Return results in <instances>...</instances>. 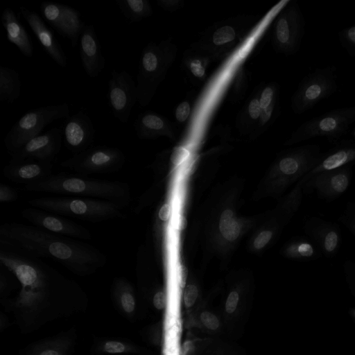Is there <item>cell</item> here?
I'll return each mask as SVG.
<instances>
[{
	"label": "cell",
	"instance_id": "cell-1",
	"mask_svg": "<svg viewBox=\"0 0 355 355\" xmlns=\"http://www.w3.org/2000/svg\"><path fill=\"white\" fill-rule=\"evenodd\" d=\"M1 243L6 248L38 258L58 261L78 275H89L104 266L105 255L95 247L33 225L6 223L0 227Z\"/></svg>",
	"mask_w": 355,
	"mask_h": 355
},
{
	"label": "cell",
	"instance_id": "cell-2",
	"mask_svg": "<svg viewBox=\"0 0 355 355\" xmlns=\"http://www.w3.org/2000/svg\"><path fill=\"white\" fill-rule=\"evenodd\" d=\"M0 262L21 284L16 298L19 308L38 306L53 291L69 288L73 284L40 258L6 248L0 250Z\"/></svg>",
	"mask_w": 355,
	"mask_h": 355
},
{
	"label": "cell",
	"instance_id": "cell-3",
	"mask_svg": "<svg viewBox=\"0 0 355 355\" xmlns=\"http://www.w3.org/2000/svg\"><path fill=\"white\" fill-rule=\"evenodd\" d=\"M24 190L107 200L125 206L130 200V189L125 182L66 174H52L42 180L24 185Z\"/></svg>",
	"mask_w": 355,
	"mask_h": 355
},
{
	"label": "cell",
	"instance_id": "cell-4",
	"mask_svg": "<svg viewBox=\"0 0 355 355\" xmlns=\"http://www.w3.org/2000/svg\"><path fill=\"white\" fill-rule=\"evenodd\" d=\"M33 207L65 216L78 218L92 223H99L124 218V205L101 199L43 196L31 199Z\"/></svg>",
	"mask_w": 355,
	"mask_h": 355
},
{
	"label": "cell",
	"instance_id": "cell-5",
	"mask_svg": "<svg viewBox=\"0 0 355 355\" xmlns=\"http://www.w3.org/2000/svg\"><path fill=\"white\" fill-rule=\"evenodd\" d=\"M67 103L41 106L21 116L10 128L4 137L5 147L11 155L27 141L41 134L42 130L54 121L69 116Z\"/></svg>",
	"mask_w": 355,
	"mask_h": 355
},
{
	"label": "cell",
	"instance_id": "cell-6",
	"mask_svg": "<svg viewBox=\"0 0 355 355\" xmlns=\"http://www.w3.org/2000/svg\"><path fill=\"white\" fill-rule=\"evenodd\" d=\"M355 123V106L334 109L304 122L295 132L292 142L325 138L329 142L340 139Z\"/></svg>",
	"mask_w": 355,
	"mask_h": 355
},
{
	"label": "cell",
	"instance_id": "cell-7",
	"mask_svg": "<svg viewBox=\"0 0 355 355\" xmlns=\"http://www.w3.org/2000/svg\"><path fill=\"white\" fill-rule=\"evenodd\" d=\"M334 65L317 68L302 80L294 98V110L299 114L328 98L338 89Z\"/></svg>",
	"mask_w": 355,
	"mask_h": 355
},
{
	"label": "cell",
	"instance_id": "cell-8",
	"mask_svg": "<svg viewBox=\"0 0 355 355\" xmlns=\"http://www.w3.org/2000/svg\"><path fill=\"white\" fill-rule=\"evenodd\" d=\"M125 157L119 148L96 146L73 155L60 165L80 174L108 173L120 170Z\"/></svg>",
	"mask_w": 355,
	"mask_h": 355
},
{
	"label": "cell",
	"instance_id": "cell-9",
	"mask_svg": "<svg viewBox=\"0 0 355 355\" xmlns=\"http://www.w3.org/2000/svg\"><path fill=\"white\" fill-rule=\"evenodd\" d=\"M108 99L114 116L120 123H127L138 99L137 87L129 72L112 70L108 81Z\"/></svg>",
	"mask_w": 355,
	"mask_h": 355
},
{
	"label": "cell",
	"instance_id": "cell-10",
	"mask_svg": "<svg viewBox=\"0 0 355 355\" xmlns=\"http://www.w3.org/2000/svg\"><path fill=\"white\" fill-rule=\"evenodd\" d=\"M352 165L324 171L306 179L303 177L305 193L315 192L317 197L331 202L344 194L349 188L352 181Z\"/></svg>",
	"mask_w": 355,
	"mask_h": 355
},
{
	"label": "cell",
	"instance_id": "cell-11",
	"mask_svg": "<svg viewBox=\"0 0 355 355\" xmlns=\"http://www.w3.org/2000/svg\"><path fill=\"white\" fill-rule=\"evenodd\" d=\"M40 9L46 21L75 47L86 26L79 11L68 5L49 1H42Z\"/></svg>",
	"mask_w": 355,
	"mask_h": 355
},
{
	"label": "cell",
	"instance_id": "cell-12",
	"mask_svg": "<svg viewBox=\"0 0 355 355\" xmlns=\"http://www.w3.org/2000/svg\"><path fill=\"white\" fill-rule=\"evenodd\" d=\"M21 216L33 225L53 234L82 240H89L92 236L84 226L40 209L26 208Z\"/></svg>",
	"mask_w": 355,
	"mask_h": 355
},
{
	"label": "cell",
	"instance_id": "cell-13",
	"mask_svg": "<svg viewBox=\"0 0 355 355\" xmlns=\"http://www.w3.org/2000/svg\"><path fill=\"white\" fill-rule=\"evenodd\" d=\"M63 141V131L52 128L33 137L11 155L16 160L52 162L59 153Z\"/></svg>",
	"mask_w": 355,
	"mask_h": 355
},
{
	"label": "cell",
	"instance_id": "cell-14",
	"mask_svg": "<svg viewBox=\"0 0 355 355\" xmlns=\"http://www.w3.org/2000/svg\"><path fill=\"white\" fill-rule=\"evenodd\" d=\"M304 232L326 258H334L338 254L341 245L342 235L340 225L337 223L313 216L306 220Z\"/></svg>",
	"mask_w": 355,
	"mask_h": 355
},
{
	"label": "cell",
	"instance_id": "cell-15",
	"mask_svg": "<svg viewBox=\"0 0 355 355\" xmlns=\"http://www.w3.org/2000/svg\"><path fill=\"white\" fill-rule=\"evenodd\" d=\"M95 133L89 116L79 110L67 119L63 129L64 144L73 155L80 153L91 147Z\"/></svg>",
	"mask_w": 355,
	"mask_h": 355
},
{
	"label": "cell",
	"instance_id": "cell-16",
	"mask_svg": "<svg viewBox=\"0 0 355 355\" xmlns=\"http://www.w3.org/2000/svg\"><path fill=\"white\" fill-rule=\"evenodd\" d=\"M19 12L29 25L31 29L40 42L45 52L60 67L67 65V57L59 44L56 37L45 22L34 10L24 6L19 7Z\"/></svg>",
	"mask_w": 355,
	"mask_h": 355
},
{
	"label": "cell",
	"instance_id": "cell-17",
	"mask_svg": "<svg viewBox=\"0 0 355 355\" xmlns=\"http://www.w3.org/2000/svg\"><path fill=\"white\" fill-rule=\"evenodd\" d=\"M79 42L83 67L89 78H97L105 68V59L93 25L85 26Z\"/></svg>",
	"mask_w": 355,
	"mask_h": 355
},
{
	"label": "cell",
	"instance_id": "cell-18",
	"mask_svg": "<svg viewBox=\"0 0 355 355\" xmlns=\"http://www.w3.org/2000/svg\"><path fill=\"white\" fill-rule=\"evenodd\" d=\"M51 168V162L12 159L3 168V173L8 180L26 185L52 175Z\"/></svg>",
	"mask_w": 355,
	"mask_h": 355
},
{
	"label": "cell",
	"instance_id": "cell-19",
	"mask_svg": "<svg viewBox=\"0 0 355 355\" xmlns=\"http://www.w3.org/2000/svg\"><path fill=\"white\" fill-rule=\"evenodd\" d=\"M355 164V141L343 140L327 152H323L318 164L304 177L306 179L318 173Z\"/></svg>",
	"mask_w": 355,
	"mask_h": 355
},
{
	"label": "cell",
	"instance_id": "cell-20",
	"mask_svg": "<svg viewBox=\"0 0 355 355\" xmlns=\"http://www.w3.org/2000/svg\"><path fill=\"white\" fill-rule=\"evenodd\" d=\"M305 21L297 6L291 9L289 15L281 17L276 25L277 40L291 50L297 49L304 35Z\"/></svg>",
	"mask_w": 355,
	"mask_h": 355
},
{
	"label": "cell",
	"instance_id": "cell-21",
	"mask_svg": "<svg viewBox=\"0 0 355 355\" xmlns=\"http://www.w3.org/2000/svg\"><path fill=\"white\" fill-rule=\"evenodd\" d=\"M1 21L6 31L8 41L15 45L25 57H32L33 46L29 35L10 7L3 10Z\"/></svg>",
	"mask_w": 355,
	"mask_h": 355
},
{
	"label": "cell",
	"instance_id": "cell-22",
	"mask_svg": "<svg viewBox=\"0 0 355 355\" xmlns=\"http://www.w3.org/2000/svg\"><path fill=\"white\" fill-rule=\"evenodd\" d=\"M19 74L15 69L0 66V101L12 104L21 94Z\"/></svg>",
	"mask_w": 355,
	"mask_h": 355
},
{
	"label": "cell",
	"instance_id": "cell-23",
	"mask_svg": "<svg viewBox=\"0 0 355 355\" xmlns=\"http://www.w3.org/2000/svg\"><path fill=\"white\" fill-rule=\"evenodd\" d=\"M285 252L288 257L303 261H315L322 255L312 240L304 238L292 241L286 248Z\"/></svg>",
	"mask_w": 355,
	"mask_h": 355
},
{
	"label": "cell",
	"instance_id": "cell-24",
	"mask_svg": "<svg viewBox=\"0 0 355 355\" xmlns=\"http://www.w3.org/2000/svg\"><path fill=\"white\" fill-rule=\"evenodd\" d=\"M114 295L123 313L130 316L135 311L136 301L133 289L125 278H119L114 282Z\"/></svg>",
	"mask_w": 355,
	"mask_h": 355
},
{
	"label": "cell",
	"instance_id": "cell-25",
	"mask_svg": "<svg viewBox=\"0 0 355 355\" xmlns=\"http://www.w3.org/2000/svg\"><path fill=\"white\" fill-rule=\"evenodd\" d=\"M121 12L131 22H137L149 13V6L144 0H117Z\"/></svg>",
	"mask_w": 355,
	"mask_h": 355
},
{
	"label": "cell",
	"instance_id": "cell-26",
	"mask_svg": "<svg viewBox=\"0 0 355 355\" xmlns=\"http://www.w3.org/2000/svg\"><path fill=\"white\" fill-rule=\"evenodd\" d=\"M71 342L67 339H56L36 345L28 355H68Z\"/></svg>",
	"mask_w": 355,
	"mask_h": 355
},
{
	"label": "cell",
	"instance_id": "cell-27",
	"mask_svg": "<svg viewBox=\"0 0 355 355\" xmlns=\"http://www.w3.org/2000/svg\"><path fill=\"white\" fill-rule=\"evenodd\" d=\"M219 229L223 236L228 241H232L238 237L240 227L234 219L231 210L226 209L222 213L220 218Z\"/></svg>",
	"mask_w": 355,
	"mask_h": 355
},
{
	"label": "cell",
	"instance_id": "cell-28",
	"mask_svg": "<svg viewBox=\"0 0 355 355\" xmlns=\"http://www.w3.org/2000/svg\"><path fill=\"white\" fill-rule=\"evenodd\" d=\"M345 279L352 295L355 298V262L346 259L343 263ZM348 315L355 324V306L349 308Z\"/></svg>",
	"mask_w": 355,
	"mask_h": 355
},
{
	"label": "cell",
	"instance_id": "cell-29",
	"mask_svg": "<svg viewBox=\"0 0 355 355\" xmlns=\"http://www.w3.org/2000/svg\"><path fill=\"white\" fill-rule=\"evenodd\" d=\"M340 46L355 59V25L341 29L338 33Z\"/></svg>",
	"mask_w": 355,
	"mask_h": 355
},
{
	"label": "cell",
	"instance_id": "cell-30",
	"mask_svg": "<svg viewBox=\"0 0 355 355\" xmlns=\"http://www.w3.org/2000/svg\"><path fill=\"white\" fill-rule=\"evenodd\" d=\"M98 351L109 354H121L135 352V349L133 345L125 342L106 340L100 345Z\"/></svg>",
	"mask_w": 355,
	"mask_h": 355
},
{
	"label": "cell",
	"instance_id": "cell-31",
	"mask_svg": "<svg viewBox=\"0 0 355 355\" xmlns=\"http://www.w3.org/2000/svg\"><path fill=\"white\" fill-rule=\"evenodd\" d=\"M338 220L355 238V200L347 202L345 209L338 217Z\"/></svg>",
	"mask_w": 355,
	"mask_h": 355
},
{
	"label": "cell",
	"instance_id": "cell-32",
	"mask_svg": "<svg viewBox=\"0 0 355 355\" xmlns=\"http://www.w3.org/2000/svg\"><path fill=\"white\" fill-rule=\"evenodd\" d=\"M235 37V32L230 26H223L214 33L213 42L216 45H220L233 40Z\"/></svg>",
	"mask_w": 355,
	"mask_h": 355
},
{
	"label": "cell",
	"instance_id": "cell-33",
	"mask_svg": "<svg viewBox=\"0 0 355 355\" xmlns=\"http://www.w3.org/2000/svg\"><path fill=\"white\" fill-rule=\"evenodd\" d=\"M18 199L17 191L10 186L5 184L0 185V202H11Z\"/></svg>",
	"mask_w": 355,
	"mask_h": 355
},
{
	"label": "cell",
	"instance_id": "cell-34",
	"mask_svg": "<svg viewBox=\"0 0 355 355\" xmlns=\"http://www.w3.org/2000/svg\"><path fill=\"white\" fill-rule=\"evenodd\" d=\"M189 155V151L184 147H176L171 155V161L175 165H180L184 162Z\"/></svg>",
	"mask_w": 355,
	"mask_h": 355
},
{
	"label": "cell",
	"instance_id": "cell-35",
	"mask_svg": "<svg viewBox=\"0 0 355 355\" xmlns=\"http://www.w3.org/2000/svg\"><path fill=\"white\" fill-rule=\"evenodd\" d=\"M200 319L203 324L211 330L216 329L219 326V322L218 318L213 313L204 311L200 315Z\"/></svg>",
	"mask_w": 355,
	"mask_h": 355
},
{
	"label": "cell",
	"instance_id": "cell-36",
	"mask_svg": "<svg viewBox=\"0 0 355 355\" xmlns=\"http://www.w3.org/2000/svg\"><path fill=\"white\" fill-rule=\"evenodd\" d=\"M198 297V289L194 285H189L186 287L184 293V302L186 307L192 306Z\"/></svg>",
	"mask_w": 355,
	"mask_h": 355
},
{
	"label": "cell",
	"instance_id": "cell-37",
	"mask_svg": "<svg viewBox=\"0 0 355 355\" xmlns=\"http://www.w3.org/2000/svg\"><path fill=\"white\" fill-rule=\"evenodd\" d=\"M190 112V105L187 102L180 103L175 111V117L178 121H184Z\"/></svg>",
	"mask_w": 355,
	"mask_h": 355
},
{
	"label": "cell",
	"instance_id": "cell-38",
	"mask_svg": "<svg viewBox=\"0 0 355 355\" xmlns=\"http://www.w3.org/2000/svg\"><path fill=\"white\" fill-rule=\"evenodd\" d=\"M272 234L270 231H264L261 232L255 239L254 246L257 249H261L264 247L270 240Z\"/></svg>",
	"mask_w": 355,
	"mask_h": 355
},
{
	"label": "cell",
	"instance_id": "cell-39",
	"mask_svg": "<svg viewBox=\"0 0 355 355\" xmlns=\"http://www.w3.org/2000/svg\"><path fill=\"white\" fill-rule=\"evenodd\" d=\"M239 299V294L236 291L230 293L225 303V309L227 313H232L236 310Z\"/></svg>",
	"mask_w": 355,
	"mask_h": 355
},
{
	"label": "cell",
	"instance_id": "cell-40",
	"mask_svg": "<svg viewBox=\"0 0 355 355\" xmlns=\"http://www.w3.org/2000/svg\"><path fill=\"white\" fill-rule=\"evenodd\" d=\"M273 94V89L270 87H267L263 91L259 100V103L262 109L270 105Z\"/></svg>",
	"mask_w": 355,
	"mask_h": 355
},
{
	"label": "cell",
	"instance_id": "cell-41",
	"mask_svg": "<svg viewBox=\"0 0 355 355\" xmlns=\"http://www.w3.org/2000/svg\"><path fill=\"white\" fill-rule=\"evenodd\" d=\"M261 109L259 100H252L248 107V112L251 118L257 119L260 116Z\"/></svg>",
	"mask_w": 355,
	"mask_h": 355
},
{
	"label": "cell",
	"instance_id": "cell-42",
	"mask_svg": "<svg viewBox=\"0 0 355 355\" xmlns=\"http://www.w3.org/2000/svg\"><path fill=\"white\" fill-rule=\"evenodd\" d=\"M166 300L165 293L162 291H158L153 296V305L157 309L162 310L165 307Z\"/></svg>",
	"mask_w": 355,
	"mask_h": 355
},
{
	"label": "cell",
	"instance_id": "cell-43",
	"mask_svg": "<svg viewBox=\"0 0 355 355\" xmlns=\"http://www.w3.org/2000/svg\"><path fill=\"white\" fill-rule=\"evenodd\" d=\"M190 69L196 77H202L205 74V69L199 60H193L191 62Z\"/></svg>",
	"mask_w": 355,
	"mask_h": 355
},
{
	"label": "cell",
	"instance_id": "cell-44",
	"mask_svg": "<svg viewBox=\"0 0 355 355\" xmlns=\"http://www.w3.org/2000/svg\"><path fill=\"white\" fill-rule=\"evenodd\" d=\"M171 213V205L168 203L164 204L160 208L158 216L159 219L163 221H166L169 219Z\"/></svg>",
	"mask_w": 355,
	"mask_h": 355
},
{
	"label": "cell",
	"instance_id": "cell-45",
	"mask_svg": "<svg viewBox=\"0 0 355 355\" xmlns=\"http://www.w3.org/2000/svg\"><path fill=\"white\" fill-rule=\"evenodd\" d=\"M188 270L184 266H180L178 270V277L179 284L182 288H184L186 284Z\"/></svg>",
	"mask_w": 355,
	"mask_h": 355
},
{
	"label": "cell",
	"instance_id": "cell-46",
	"mask_svg": "<svg viewBox=\"0 0 355 355\" xmlns=\"http://www.w3.org/2000/svg\"><path fill=\"white\" fill-rule=\"evenodd\" d=\"M272 106L269 105L268 107L266 108L261 109L260 116L261 119V121L263 123H266L268 119L270 118L272 112Z\"/></svg>",
	"mask_w": 355,
	"mask_h": 355
},
{
	"label": "cell",
	"instance_id": "cell-47",
	"mask_svg": "<svg viewBox=\"0 0 355 355\" xmlns=\"http://www.w3.org/2000/svg\"><path fill=\"white\" fill-rule=\"evenodd\" d=\"M177 228L182 230L187 227V220L182 215H179L176 220Z\"/></svg>",
	"mask_w": 355,
	"mask_h": 355
},
{
	"label": "cell",
	"instance_id": "cell-48",
	"mask_svg": "<svg viewBox=\"0 0 355 355\" xmlns=\"http://www.w3.org/2000/svg\"><path fill=\"white\" fill-rule=\"evenodd\" d=\"M352 136L353 137V140L355 141V127H354V128L353 129V130L352 132Z\"/></svg>",
	"mask_w": 355,
	"mask_h": 355
},
{
	"label": "cell",
	"instance_id": "cell-49",
	"mask_svg": "<svg viewBox=\"0 0 355 355\" xmlns=\"http://www.w3.org/2000/svg\"><path fill=\"white\" fill-rule=\"evenodd\" d=\"M354 6H355V3H354Z\"/></svg>",
	"mask_w": 355,
	"mask_h": 355
}]
</instances>
